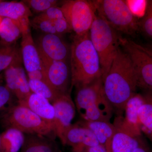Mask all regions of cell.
<instances>
[{"label":"cell","instance_id":"obj_1","mask_svg":"<svg viewBox=\"0 0 152 152\" xmlns=\"http://www.w3.org/2000/svg\"><path fill=\"white\" fill-rule=\"evenodd\" d=\"M106 98L114 110L121 113L137 88L134 68L128 54L119 48L110 70L102 78Z\"/></svg>","mask_w":152,"mask_h":152},{"label":"cell","instance_id":"obj_2","mask_svg":"<svg viewBox=\"0 0 152 152\" xmlns=\"http://www.w3.org/2000/svg\"><path fill=\"white\" fill-rule=\"evenodd\" d=\"M70 56L72 86L77 88L102 77L100 61L90 39L89 32L75 35Z\"/></svg>","mask_w":152,"mask_h":152},{"label":"cell","instance_id":"obj_3","mask_svg":"<svg viewBox=\"0 0 152 152\" xmlns=\"http://www.w3.org/2000/svg\"><path fill=\"white\" fill-rule=\"evenodd\" d=\"M76 89L75 104L84 121L110 122L114 110L104 93L102 78Z\"/></svg>","mask_w":152,"mask_h":152},{"label":"cell","instance_id":"obj_4","mask_svg":"<svg viewBox=\"0 0 152 152\" xmlns=\"http://www.w3.org/2000/svg\"><path fill=\"white\" fill-rule=\"evenodd\" d=\"M0 114L1 122L6 129L14 128L24 134L39 135L53 140L57 136L53 124L18 102Z\"/></svg>","mask_w":152,"mask_h":152},{"label":"cell","instance_id":"obj_5","mask_svg":"<svg viewBox=\"0 0 152 152\" xmlns=\"http://www.w3.org/2000/svg\"><path fill=\"white\" fill-rule=\"evenodd\" d=\"M89 34L92 43L99 58L103 78L110 70L120 48L121 37L117 31L96 12L90 29Z\"/></svg>","mask_w":152,"mask_h":152},{"label":"cell","instance_id":"obj_6","mask_svg":"<svg viewBox=\"0 0 152 152\" xmlns=\"http://www.w3.org/2000/svg\"><path fill=\"white\" fill-rule=\"evenodd\" d=\"M93 2L96 13L117 31L132 34L138 29L139 23L126 1L100 0Z\"/></svg>","mask_w":152,"mask_h":152},{"label":"cell","instance_id":"obj_7","mask_svg":"<svg viewBox=\"0 0 152 152\" xmlns=\"http://www.w3.org/2000/svg\"><path fill=\"white\" fill-rule=\"evenodd\" d=\"M120 45L129 55L134 68L137 88L152 95V57L140 45L120 37Z\"/></svg>","mask_w":152,"mask_h":152},{"label":"cell","instance_id":"obj_8","mask_svg":"<svg viewBox=\"0 0 152 152\" xmlns=\"http://www.w3.org/2000/svg\"><path fill=\"white\" fill-rule=\"evenodd\" d=\"M61 8L71 30L76 35H82L89 32L96 16L93 1H66Z\"/></svg>","mask_w":152,"mask_h":152},{"label":"cell","instance_id":"obj_9","mask_svg":"<svg viewBox=\"0 0 152 152\" xmlns=\"http://www.w3.org/2000/svg\"><path fill=\"white\" fill-rule=\"evenodd\" d=\"M39 55L41 68L50 85L60 94H70L72 79L70 69L66 61H54Z\"/></svg>","mask_w":152,"mask_h":152},{"label":"cell","instance_id":"obj_10","mask_svg":"<svg viewBox=\"0 0 152 152\" xmlns=\"http://www.w3.org/2000/svg\"><path fill=\"white\" fill-rule=\"evenodd\" d=\"M113 124L115 132L108 152H133L142 140L141 132L128 124L121 115L115 118Z\"/></svg>","mask_w":152,"mask_h":152},{"label":"cell","instance_id":"obj_11","mask_svg":"<svg viewBox=\"0 0 152 152\" xmlns=\"http://www.w3.org/2000/svg\"><path fill=\"white\" fill-rule=\"evenodd\" d=\"M59 138L63 144L72 147L74 152L99 145L92 132L78 123L65 129Z\"/></svg>","mask_w":152,"mask_h":152},{"label":"cell","instance_id":"obj_12","mask_svg":"<svg viewBox=\"0 0 152 152\" xmlns=\"http://www.w3.org/2000/svg\"><path fill=\"white\" fill-rule=\"evenodd\" d=\"M35 43L39 53L50 59L66 61L70 55V49L59 35L43 34Z\"/></svg>","mask_w":152,"mask_h":152},{"label":"cell","instance_id":"obj_13","mask_svg":"<svg viewBox=\"0 0 152 152\" xmlns=\"http://www.w3.org/2000/svg\"><path fill=\"white\" fill-rule=\"evenodd\" d=\"M20 64L11 66L4 72L6 86L17 98L18 103L24 102L33 93L25 70Z\"/></svg>","mask_w":152,"mask_h":152},{"label":"cell","instance_id":"obj_14","mask_svg":"<svg viewBox=\"0 0 152 152\" xmlns=\"http://www.w3.org/2000/svg\"><path fill=\"white\" fill-rule=\"evenodd\" d=\"M54 109V125L59 138L65 129L72 125L76 113V106L70 94L60 95L52 104Z\"/></svg>","mask_w":152,"mask_h":152},{"label":"cell","instance_id":"obj_15","mask_svg":"<svg viewBox=\"0 0 152 152\" xmlns=\"http://www.w3.org/2000/svg\"><path fill=\"white\" fill-rule=\"evenodd\" d=\"M21 46L22 59L27 72L41 69L40 58L35 43L33 39L30 26L23 30Z\"/></svg>","mask_w":152,"mask_h":152},{"label":"cell","instance_id":"obj_16","mask_svg":"<svg viewBox=\"0 0 152 152\" xmlns=\"http://www.w3.org/2000/svg\"><path fill=\"white\" fill-rule=\"evenodd\" d=\"M18 104L28 108L42 119L54 125V109L45 98L33 93L26 101Z\"/></svg>","mask_w":152,"mask_h":152},{"label":"cell","instance_id":"obj_17","mask_svg":"<svg viewBox=\"0 0 152 152\" xmlns=\"http://www.w3.org/2000/svg\"><path fill=\"white\" fill-rule=\"evenodd\" d=\"M31 12L24 2H0V16L20 22L22 25L29 23Z\"/></svg>","mask_w":152,"mask_h":152},{"label":"cell","instance_id":"obj_18","mask_svg":"<svg viewBox=\"0 0 152 152\" xmlns=\"http://www.w3.org/2000/svg\"><path fill=\"white\" fill-rule=\"evenodd\" d=\"M78 123L89 129L94 135L99 144L105 147L108 152L112 139L115 132V127L113 124H112L110 122L104 121H83Z\"/></svg>","mask_w":152,"mask_h":152},{"label":"cell","instance_id":"obj_19","mask_svg":"<svg viewBox=\"0 0 152 152\" xmlns=\"http://www.w3.org/2000/svg\"><path fill=\"white\" fill-rule=\"evenodd\" d=\"M53 141L39 135H25L24 143L20 152H57L56 147Z\"/></svg>","mask_w":152,"mask_h":152},{"label":"cell","instance_id":"obj_20","mask_svg":"<svg viewBox=\"0 0 152 152\" xmlns=\"http://www.w3.org/2000/svg\"><path fill=\"white\" fill-rule=\"evenodd\" d=\"M23 27L20 22L8 18H3L0 24L1 45L15 44L22 37Z\"/></svg>","mask_w":152,"mask_h":152},{"label":"cell","instance_id":"obj_21","mask_svg":"<svg viewBox=\"0 0 152 152\" xmlns=\"http://www.w3.org/2000/svg\"><path fill=\"white\" fill-rule=\"evenodd\" d=\"M25 134L14 128H8L1 134V152H19L25 142Z\"/></svg>","mask_w":152,"mask_h":152},{"label":"cell","instance_id":"obj_22","mask_svg":"<svg viewBox=\"0 0 152 152\" xmlns=\"http://www.w3.org/2000/svg\"><path fill=\"white\" fill-rule=\"evenodd\" d=\"M143 94H135L129 99L125 106V121L128 124L138 132H141V124L139 118L140 108L143 104Z\"/></svg>","mask_w":152,"mask_h":152},{"label":"cell","instance_id":"obj_23","mask_svg":"<svg viewBox=\"0 0 152 152\" xmlns=\"http://www.w3.org/2000/svg\"><path fill=\"white\" fill-rule=\"evenodd\" d=\"M21 53L14 44L0 46V72L13 65L20 64Z\"/></svg>","mask_w":152,"mask_h":152},{"label":"cell","instance_id":"obj_24","mask_svg":"<svg viewBox=\"0 0 152 152\" xmlns=\"http://www.w3.org/2000/svg\"><path fill=\"white\" fill-rule=\"evenodd\" d=\"M30 88L32 93L46 99L52 104L61 95L48 82L28 79Z\"/></svg>","mask_w":152,"mask_h":152},{"label":"cell","instance_id":"obj_25","mask_svg":"<svg viewBox=\"0 0 152 152\" xmlns=\"http://www.w3.org/2000/svg\"><path fill=\"white\" fill-rule=\"evenodd\" d=\"M143 104L139 111V118L142 125L152 134V95L144 93Z\"/></svg>","mask_w":152,"mask_h":152},{"label":"cell","instance_id":"obj_26","mask_svg":"<svg viewBox=\"0 0 152 152\" xmlns=\"http://www.w3.org/2000/svg\"><path fill=\"white\" fill-rule=\"evenodd\" d=\"M30 26L31 25L36 29L39 30L44 34H58L53 22L40 14L34 18L30 21Z\"/></svg>","mask_w":152,"mask_h":152},{"label":"cell","instance_id":"obj_27","mask_svg":"<svg viewBox=\"0 0 152 152\" xmlns=\"http://www.w3.org/2000/svg\"><path fill=\"white\" fill-rule=\"evenodd\" d=\"M23 2L34 12L42 13L52 7H57L58 2L55 0H27Z\"/></svg>","mask_w":152,"mask_h":152},{"label":"cell","instance_id":"obj_28","mask_svg":"<svg viewBox=\"0 0 152 152\" xmlns=\"http://www.w3.org/2000/svg\"><path fill=\"white\" fill-rule=\"evenodd\" d=\"M139 26L145 35L152 39V0L147 1L146 10Z\"/></svg>","mask_w":152,"mask_h":152},{"label":"cell","instance_id":"obj_29","mask_svg":"<svg viewBox=\"0 0 152 152\" xmlns=\"http://www.w3.org/2000/svg\"><path fill=\"white\" fill-rule=\"evenodd\" d=\"M13 95L6 86L0 85V113L15 104L13 103Z\"/></svg>","mask_w":152,"mask_h":152},{"label":"cell","instance_id":"obj_30","mask_svg":"<svg viewBox=\"0 0 152 152\" xmlns=\"http://www.w3.org/2000/svg\"><path fill=\"white\" fill-rule=\"evenodd\" d=\"M148 1H132L127 2L130 8L136 17L142 18L146 10Z\"/></svg>","mask_w":152,"mask_h":152},{"label":"cell","instance_id":"obj_31","mask_svg":"<svg viewBox=\"0 0 152 152\" xmlns=\"http://www.w3.org/2000/svg\"><path fill=\"white\" fill-rule=\"evenodd\" d=\"M40 15L53 22L56 20L65 18L61 7L57 6L52 7L42 13L40 14Z\"/></svg>","mask_w":152,"mask_h":152},{"label":"cell","instance_id":"obj_32","mask_svg":"<svg viewBox=\"0 0 152 152\" xmlns=\"http://www.w3.org/2000/svg\"><path fill=\"white\" fill-rule=\"evenodd\" d=\"M53 23L56 31L59 35L62 34L70 32L72 31L65 18L56 20L53 22Z\"/></svg>","mask_w":152,"mask_h":152},{"label":"cell","instance_id":"obj_33","mask_svg":"<svg viewBox=\"0 0 152 152\" xmlns=\"http://www.w3.org/2000/svg\"><path fill=\"white\" fill-rule=\"evenodd\" d=\"M80 152H108L105 147L99 145L94 146L85 148Z\"/></svg>","mask_w":152,"mask_h":152},{"label":"cell","instance_id":"obj_34","mask_svg":"<svg viewBox=\"0 0 152 152\" xmlns=\"http://www.w3.org/2000/svg\"><path fill=\"white\" fill-rule=\"evenodd\" d=\"M133 152H151L148 147L145 141L142 140L140 145L133 151Z\"/></svg>","mask_w":152,"mask_h":152},{"label":"cell","instance_id":"obj_35","mask_svg":"<svg viewBox=\"0 0 152 152\" xmlns=\"http://www.w3.org/2000/svg\"><path fill=\"white\" fill-rule=\"evenodd\" d=\"M140 45L145 52H146L152 57V42L145 45Z\"/></svg>","mask_w":152,"mask_h":152},{"label":"cell","instance_id":"obj_36","mask_svg":"<svg viewBox=\"0 0 152 152\" xmlns=\"http://www.w3.org/2000/svg\"><path fill=\"white\" fill-rule=\"evenodd\" d=\"M3 18L0 16V24H1V22Z\"/></svg>","mask_w":152,"mask_h":152},{"label":"cell","instance_id":"obj_37","mask_svg":"<svg viewBox=\"0 0 152 152\" xmlns=\"http://www.w3.org/2000/svg\"><path fill=\"white\" fill-rule=\"evenodd\" d=\"M0 152H1V134H0Z\"/></svg>","mask_w":152,"mask_h":152},{"label":"cell","instance_id":"obj_38","mask_svg":"<svg viewBox=\"0 0 152 152\" xmlns=\"http://www.w3.org/2000/svg\"><path fill=\"white\" fill-rule=\"evenodd\" d=\"M151 139L152 142V134H151Z\"/></svg>","mask_w":152,"mask_h":152},{"label":"cell","instance_id":"obj_39","mask_svg":"<svg viewBox=\"0 0 152 152\" xmlns=\"http://www.w3.org/2000/svg\"><path fill=\"white\" fill-rule=\"evenodd\" d=\"M2 80V77L0 75V82H1V80Z\"/></svg>","mask_w":152,"mask_h":152},{"label":"cell","instance_id":"obj_40","mask_svg":"<svg viewBox=\"0 0 152 152\" xmlns=\"http://www.w3.org/2000/svg\"><path fill=\"white\" fill-rule=\"evenodd\" d=\"M0 1V2H1V1Z\"/></svg>","mask_w":152,"mask_h":152}]
</instances>
